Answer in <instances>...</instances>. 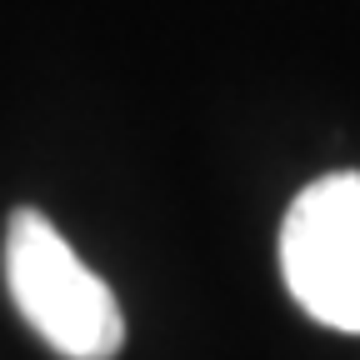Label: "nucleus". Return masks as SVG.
<instances>
[{
  "label": "nucleus",
  "instance_id": "f257e3e1",
  "mask_svg": "<svg viewBox=\"0 0 360 360\" xmlns=\"http://www.w3.org/2000/svg\"><path fill=\"white\" fill-rule=\"evenodd\" d=\"M6 281L30 330L70 360H110L125 345L115 290L90 270L40 210H15L6 231Z\"/></svg>",
  "mask_w": 360,
  "mask_h": 360
},
{
  "label": "nucleus",
  "instance_id": "f03ea898",
  "mask_svg": "<svg viewBox=\"0 0 360 360\" xmlns=\"http://www.w3.org/2000/svg\"><path fill=\"white\" fill-rule=\"evenodd\" d=\"M281 276L310 321L360 335V175H321L281 225Z\"/></svg>",
  "mask_w": 360,
  "mask_h": 360
}]
</instances>
